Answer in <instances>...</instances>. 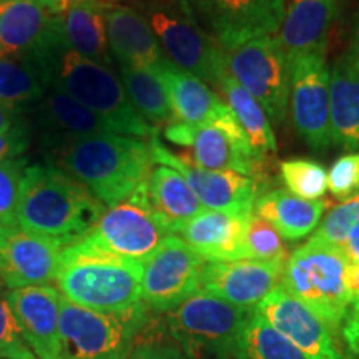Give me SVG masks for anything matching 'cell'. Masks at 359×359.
Here are the masks:
<instances>
[{
  "label": "cell",
  "instance_id": "d6a6232c",
  "mask_svg": "<svg viewBox=\"0 0 359 359\" xmlns=\"http://www.w3.org/2000/svg\"><path fill=\"white\" fill-rule=\"evenodd\" d=\"M280 173L288 191L304 200H321L327 190V172L313 160H285Z\"/></svg>",
  "mask_w": 359,
  "mask_h": 359
},
{
  "label": "cell",
  "instance_id": "7a4b0ae2",
  "mask_svg": "<svg viewBox=\"0 0 359 359\" xmlns=\"http://www.w3.org/2000/svg\"><path fill=\"white\" fill-rule=\"evenodd\" d=\"M103 212L105 205L70 175L52 165H27L17 206L22 230L69 248L92 231Z\"/></svg>",
  "mask_w": 359,
  "mask_h": 359
},
{
  "label": "cell",
  "instance_id": "8fae6325",
  "mask_svg": "<svg viewBox=\"0 0 359 359\" xmlns=\"http://www.w3.org/2000/svg\"><path fill=\"white\" fill-rule=\"evenodd\" d=\"M228 74L257 98L273 125L285 123L291 92V69L278 35L250 40L226 50Z\"/></svg>",
  "mask_w": 359,
  "mask_h": 359
},
{
  "label": "cell",
  "instance_id": "7c38bea8",
  "mask_svg": "<svg viewBox=\"0 0 359 359\" xmlns=\"http://www.w3.org/2000/svg\"><path fill=\"white\" fill-rule=\"evenodd\" d=\"M167 236V230L148 203L145 182L127 198L107 206L82 240L107 253L145 263Z\"/></svg>",
  "mask_w": 359,
  "mask_h": 359
},
{
  "label": "cell",
  "instance_id": "6da1fadb",
  "mask_svg": "<svg viewBox=\"0 0 359 359\" xmlns=\"http://www.w3.org/2000/svg\"><path fill=\"white\" fill-rule=\"evenodd\" d=\"M45 147L48 165L82 183L105 206L132 195L155 165L150 145L130 135L64 138Z\"/></svg>",
  "mask_w": 359,
  "mask_h": 359
},
{
  "label": "cell",
  "instance_id": "603a6c76",
  "mask_svg": "<svg viewBox=\"0 0 359 359\" xmlns=\"http://www.w3.org/2000/svg\"><path fill=\"white\" fill-rule=\"evenodd\" d=\"M251 215L203 210L180 230L187 241L206 262H235L250 258L246 231Z\"/></svg>",
  "mask_w": 359,
  "mask_h": 359
},
{
  "label": "cell",
  "instance_id": "b9f144b4",
  "mask_svg": "<svg viewBox=\"0 0 359 359\" xmlns=\"http://www.w3.org/2000/svg\"><path fill=\"white\" fill-rule=\"evenodd\" d=\"M344 288H346V293L349 299L353 302H358L359 299V262H354V259H349L346 264V269H344Z\"/></svg>",
  "mask_w": 359,
  "mask_h": 359
},
{
  "label": "cell",
  "instance_id": "f546056e",
  "mask_svg": "<svg viewBox=\"0 0 359 359\" xmlns=\"http://www.w3.org/2000/svg\"><path fill=\"white\" fill-rule=\"evenodd\" d=\"M50 85V74L37 62L0 55V102L11 110L40 102Z\"/></svg>",
  "mask_w": 359,
  "mask_h": 359
},
{
  "label": "cell",
  "instance_id": "3957f363",
  "mask_svg": "<svg viewBox=\"0 0 359 359\" xmlns=\"http://www.w3.org/2000/svg\"><path fill=\"white\" fill-rule=\"evenodd\" d=\"M143 263L107 253L85 240L65 248L55 283L65 299L100 313L142 303Z\"/></svg>",
  "mask_w": 359,
  "mask_h": 359
},
{
  "label": "cell",
  "instance_id": "1f68e13d",
  "mask_svg": "<svg viewBox=\"0 0 359 359\" xmlns=\"http://www.w3.org/2000/svg\"><path fill=\"white\" fill-rule=\"evenodd\" d=\"M235 356L238 359H308L302 349L263 320L257 309L245 326Z\"/></svg>",
  "mask_w": 359,
  "mask_h": 359
},
{
  "label": "cell",
  "instance_id": "44dd1931",
  "mask_svg": "<svg viewBox=\"0 0 359 359\" xmlns=\"http://www.w3.org/2000/svg\"><path fill=\"white\" fill-rule=\"evenodd\" d=\"M105 24L110 52L118 65L155 70L168 60L140 8L111 4L105 7Z\"/></svg>",
  "mask_w": 359,
  "mask_h": 359
},
{
  "label": "cell",
  "instance_id": "60d3db41",
  "mask_svg": "<svg viewBox=\"0 0 359 359\" xmlns=\"http://www.w3.org/2000/svg\"><path fill=\"white\" fill-rule=\"evenodd\" d=\"M344 343H346L348 351L351 354H359V318L348 314L344 321L343 330H341Z\"/></svg>",
  "mask_w": 359,
  "mask_h": 359
},
{
  "label": "cell",
  "instance_id": "f35d334b",
  "mask_svg": "<svg viewBox=\"0 0 359 359\" xmlns=\"http://www.w3.org/2000/svg\"><path fill=\"white\" fill-rule=\"evenodd\" d=\"M30 147V132L25 123H19L7 132H0V163L25 154Z\"/></svg>",
  "mask_w": 359,
  "mask_h": 359
},
{
  "label": "cell",
  "instance_id": "52a82bcc",
  "mask_svg": "<svg viewBox=\"0 0 359 359\" xmlns=\"http://www.w3.org/2000/svg\"><path fill=\"white\" fill-rule=\"evenodd\" d=\"M147 308L138 303L122 313H100L62 296V359H128L145 326Z\"/></svg>",
  "mask_w": 359,
  "mask_h": 359
},
{
  "label": "cell",
  "instance_id": "4dcf8cb0",
  "mask_svg": "<svg viewBox=\"0 0 359 359\" xmlns=\"http://www.w3.org/2000/svg\"><path fill=\"white\" fill-rule=\"evenodd\" d=\"M118 69L130 102L151 127H167L168 123L175 122L167 90L154 70L130 65H118Z\"/></svg>",
  "mask_w": 359,
  "mask_h": 359
},
{
  "label": "cell",
  "instance_id": "4316f807",
  "mask_svg": "<svg viewBox=\"0 0 359 359\" xmlns=\"http://www.w3.org/2000/svg\"><path fill=\"white\" fill-rule=\"evenodd\" d=\"M330 116L333 143L359 151V69L349 53L330 69Z\"/></svg>",
  "mask_w": 359,
  "mask_h": 359
},
{
  "label": "cell",
  "instance_id": "277c9868",
  "mask_svg": "<svg viewBox=\"0 0 359 359\" xmlns=\"http://www.w3.org/2000/svg\"><path fill=\"white\" fill-rule=\"evenodd\" d=\"M349 262L343 248L309 238L286 259L280 285L306 304L327 326L341 336L351 299L344 288V269Z\"/></svg>",
  "mask_w": 359,
  "mask_h": 359
},
{
  "label": "cell",
  "instance_id": "30bf717a",
  "mask_svg": "<svg viewBox=\"0 0 359 359\" xmlns=\"http://www.w3.org/2000/svg\"><path fill=\"white\" fill-rule=\"evenodd\" d=\"M140 8L151 25L165 55L182 70L203 80L219 83L226 74L224 53L212 34L200 24L195 13L178 7L143 4Z\"/></svg>",
  "mask_w": 359,
  "mask_h": 359
},
{
  "label": "cell",
  "instance_id": "e0dca14e",
  "mask_svg": "<svg viewBox=\"0 0 359 359\" xmlns=\"http://www.w3.org/2000/svg\"><path fill=\"white\" fill-rule=\"evenodd\" d=\"M286 262L243 258L235 262H206L200 290L235 306L255 309L280 286Z\"/></svg>",
  "mask_w": 359,
  "mask_h": 359
},
{
  "label": "cell",
  "instance_id": "f1b7e54d",
  "mask_svg": "<svg viewBox=\"0 0 359 359\" xmlns=\"http://www.w3.org/2000/svg\"><path fill=\"white\" fill-rule=\"evenodd\" d=\"M218 88L223 92L224 98H226V105L230 107L240 127L248 137L255 155L268 163V156L276 154L278 145L271 122L264 114L263 107L228 72L219 80Z\"/></svg>",
  "mask_w": 359,
  "mask_h": 359
},
{
  "label": "cell",
  "instance_id": "ffe728a7",
  "mask_svg": "<svg viewBox=\"0 0 359 359\" xmlns=\"http://www.w3.org/2000/svg\"><path fill=\"white\" fill-rule=\"evenodd\" d=\"M6 299L37 359H62V293L48 285L8 290Z\"/></svg>",
  "mask_w": 359,
  "mask_h": 359
},
{
  "label": "cell",
  "instance_id": "cb8c5ba5",
  "mask_svg": "<svg viewBox=\"0 0 359 359\" xmlns=\"http://www.w3.org/2000/svg\"><path fill=\"white\" fill-rule=\"evenodd\" d=\"M35 118L43 132V145L64 138L116 133L103 116L74 100L57 85H50L45 97L37 102Z\"/></svg>",
  "mask_w": 359,
  "mask_h": 359
},
{
  "label": "cell",
  "instance_id": "8d00e7d4",
  "mask_svg": "<svg viewBox=\"0 0 359 359\" xmlns=\"http://www.w3.org/2000/svg\"><path fill=\"white\" fill-rule=\"evenodd\" d=\"M0 359H37L20 333L6 293H0Z\"/></svg>",
  "mask_w": 359,
  "mask_h": 359
},
{
  "label": "cell",
  "instance_id": "c3c4849f",
  "mask_svg": "<svg viewBox=\"0 0 359 359\" xmlns=\"http://www.w3.org/2000/svg\"><path fill=\"white\" fill-rule=\"evenodd\" d=\"M0 281H2V262H0Z\"/></svg>",
  "mask_w": 359,
  "mask_h": 359
},
{
  "label": "cell",
  "instance_id": "74e56055",
  "mask_svg": "<svg viewBox=\"0 0 359 359\" xmlns=\"http://www.w3.org/2000/svg\"><path fill=\"white\" fill-rule=\"evenodd\" d=\"M327 190L339 201L359 195V154L339 156L327 173Z\"/></svg>",
  "mask_w": 359,
  "mask_h": 359
},
{
  "label": "cell",
  "instance_id": "d590c367",
  "mask_svg": "<svg viewBox=\"0 0 359 359\" xmlns=\"http://www.w3.org/2000/svg\"><path fill=\"white\" fill-rule=\"evenodd\" d=\"M25 168V160H8L0 163V233L19 226L17 206Z\"/></svg>",
  "mask_w": 359,
  "mask_h": 359
},
{
  "label": "cell",
  "instance_id": "f6af8a7d",
  "mask_svg": "<svg viewBox=\"0 0 359 359\" xmlns=\"http://www.w3.org/2000/svg\"><path fill=\"white\" fill-rule=\"evenodd\" d=\"M344 253L348 255L349 259H354V262H359V226L354 228V230L349 233L346 243L343 246Z\"/></svg>",
  "mask_w": 359,
  "mask_h": 359
},
{
  "label": "cell",
  "instance_id": "836d02e7",
  "mask_svg": "<svg viewBox=\"0 0 359 359\" xmlns=\"http://www.w3.org/2000/svg\"><path fill=\"white\" fill-rule=\"evenodd\" d=\"M246 245L248 255L253 259L263 262H286L290 258L285 240L266 219L251 213L248 219V231H246Z\"/></svg>",
  "mask_w": 359,
  "mask_h": 359
},
{
  "label": "cell",
  "instance_id": "9c48e42d",
  "mask_svg": "<svg viewBox=\"0 0 359 359\" xmlns=\"http://www.w3.org/2000/svg\"><path fill=\"white\" fill-rule=\"evenodd\" d=\"M64 0H0V55L29 58L48 70L65 47Z\"/></svg>",
  "mask_w": 359,
  "mask_h": 359
},
{
  "label": "cell",
  "instance_id": "5bb4252c",
  "mask_svg": "<svg viewBox=\"0 0 359 359\" xmlns=\"http://www.w3.org/2000/svg\"><path fill=\"white\" fill-rule=\"evenodd\" d=\"M148 145H150L154 163L167 165L177 170L187 180L205 210L251 215L255 201L259 195H263L266 188L255 178L245 177L241 173L201 168L187 156L173 154L160 142L158 135H154Z\"/></svg>",
  "mask_w": 359,
  "mask_h": 359
},
{
  "label": "cell",
  "instance_id": "484cf974",
  "mask_svg": "<svg viewBox=\"0 0 359 359\" xmlns=\"http://www.w3.org/2000/svg\"><path fill=\"white\" fill-rule=\"evenodd\" d=\"M148 203L168 235H178L185 224L203 212L187 180L167 165H154L147 178Z\"/></svg>",
  "mask_w": 359,
  "mask_h": 359
},
{
  "label": "cell",
  "instance_id": "7402d4cb",
  "mask_svg": "<svg viewBox=\"0 0 359 359\" xmlns=\"http://www.w3.org/2000/svg\"><path fill=\"white\" fill-rule=\"evenodd\" d=\"M338 11V0H285L278 40L290 64L311 53L326 55Z\"/></svg>",
  "mask_w": 359,
  "mask_h": 359
},
{
  "label": "cell",
  "instance_id": "ab89813d",
  "mask_svg": "<svg viewBox=\"0 0 359 359\" xmlns=\"http://www.w3.org/2000/svg\"><path fill=\"white\" fill-rule=\"evenodd\" d=\"M128 359H185V354L170 344L158 343V341H138L137 338Z\"/></svg>",
  "mask_w": 359,
  "mask_h": 359
},
{
  "label": "cell",
  "instance_id": "7bdbcfd3",
  "mask_svg": "<svg viewBox=\"0 0 359 359\" xmlns=\"http://www.w3.org/2000/svg\"><path fill=\"white\" fill-rule=\"evenodd\" d=\"M122 4H130V6H143V4H155V6L178 7V8H182V11L195 13L196 0H122Z\"/></svg>",
  "mask_w": 359,
  "mask_h": 359
},
{
  "label": "cell",
  "instance_id": "83f0119b",
  "mask_svg": "<svg viewBox=\"0 0 359 359\" xmlns=\"http://www.w3.org/2000/svg\"><path fill=\"white\" fill-rule=\"evenodd\" d=\"M327 205V200H304L278 188L258 196L253 213L266 219L283 240L298 241L316 230Z\"/></svg>",
  "mask_w": 359,
  "mask_h": 359
},
{
  "label": "cell",
  "instance_id": "ba28073f",
  "mask_svg": "<svg viewBox=\"0 0 359 359\" xmlns=\"http://www.w3.org/2000/svg\"><path fill=\"white\" fill-rule=\"evenodd\" d=\"M165 138L187 148L193 163L206 170L236 172L255 178L266 187L269 182L266 161L255 155L248 137L230 110L222 118L208 123L172 122L163 130Z\"/></svg>",
  "mask_w": 359,
  "mask_h": 359
},
{
  "label": "cell",
  "instance_id": "e575fe53",
  "mask_svg": "<svg viewBox=\"0 0 359 359\" xmlns=\"http://www.w3.org/2000/svg\"><path fill=\"white\" fill-rule=\"evenodd\" d=\"M359 226V195L334 206L316 228L313 240L343 248L349 233Z\"/></svg>",
  "mask_w": 359,
  "mask_h": 359
},
{
  "label": "cell",
  "instance_id": "d4e9b609",
  "mask_svg": "<svg viewBox=\"0 0 359 359\" xmlns=\"http://www.w3.org/2000/svg\"><path fill=\"white\" fill-rule=\"evenodd\" d=\"M154 72L167 90L175 122L208 123L230 111V107L203 80L182 70L170 60Z\"/></svg>",
  "mask_w": 359,
  "mask_h": 359
},
{
  "label": "cell",
  "instance_id": "8992f818",
  "mask_svg": "<svg viewBox=\"0 0 359 359\" xmlns=\"http://www.w3.org/2000/svg\"><path fill=\"white\" fill-rule=\"evenodd\" d=\"M255 309L235 306L198 290L167 314V326L172 338L183 353L193 359L206 354L235 356L245 326Z\"/></svg>",
  "mask_w": 359,
  "mask_h": 359
},
{
  "label": "cell",
  "instance_id": "4fadbf2b",
  "mask_svg": "<svg viewBox=\"0 0 359 359\" xmlns=\"http://www.w3.org/2000/svg\"><path fill=\"white\" fill-rule=\"evenodd\" d=\"M205 264L187 241L167 236L143 263L142 299L155 311H172L200 290Z\"/></svg>",
  "mask_w": 359,
  "mask_h": 359
},
{
  "label": "cell",
  "instance_id": "ac0fdd59",
  "mask_svg": "<svg viewBox=\"0 0 359 359\" xmlns=\"http://www.w3.org/2000/svg\"><path fill=\"white\" fill-rule=\"evenodd\" d=\"M255 309L308 359H346L325 323L281 285Z\"/></svg>",
  "mask_w": 359,
  "mask_h": 359
},
{
  "label": "cell",
  "instance_id": "bcb514c9",
  "mask_svg": "<svg viewBox=\"0 0 359 359\" xmlns=\"http://www.w3.org/2000/svg\"><path fill=\"white\" fill-rule=\"evenodd\" d=\"M351 55L353 62L359 69V11L356 13V19H354V30H353V40H351V50L348 52Z\"/></svg>",
  "mask_w": 359,
  "mask_h": 359
},
{
  "label": "cell",
  "instance_id": "ee69618b",
  "mask_svg": "<svg viewBox=\"0 0 359 359\" xmlns=\"http://www.w3.org/2000/svg\"><path fill=\"white\" fill-rule=\"evenodd\" d=\"M17 111H13L8 109L7 105H4L2 102H0V132H7V130H11L13 127H17V125L22 123L19 118H17Z\"/></svg>",
  "mask_w": 359,
  "mask_h": 359
},
{
  "label": "cell",
  "instance_id": "9a60e30c",
  "mask_svg": "<svg viewBox=\"0 0 359 359\" xmlns=\"http://www.w3.org/2000/svg\"><path fill=\"white\" fill-rule=\"evenodd\" d=\"M195 17L223 52L250 40L278 35L285 19V0H196Z\"/></svg>",
  "mask_w": 359,
  "mask_h": 359
},
{
  "label": "cell",
  "instance_id": "d6986e66",
  "mask_svg": "<svg viewBox=\"0 0 359 359\" xmlns=\"http://www.w3.org/2000/svg\"><path fill=\"white\" fill-rule=\"evenodd\" d=\"M67 246L22 230L0 233L2 281L8 290L40 286L55 281Z\"/></svg>",
  "mask_w": 359,
  "mask_h": 359
},
{
  "label": "cell",
  "instance_id": "7dc6e473",
  "mask_svg": "<svg viewBox=\"0 0 359 359\" xmlns=\"http://www.w3.org/2000/svg\"><path fill=\"white\" fill-rule=\"evenodd\" d=\"M348 314H351V316H358V318H359V299H358V302H353V303H351V306H349Z\"/></svg>",
  "mask_w": 359,
  "mask_h": 359
},
{
  "label": "cell",
  "instance_id": "5b68a950",
  "mask_svg": "<svg viewBox=\"0 0 359 359\" xmlns=\"http://www.w3.org/2000/svg\"><path fill=\"white\" fill-rule=\"evenodd\" d=\"M52 85L103 116L116 133L138 138L156 135L155 127L135 110L114 67L85 58L65 45L52 65Z\"/></svg>",
  "mask_w": 359,
  "mask_h": 359
},
{
  "label": "cell",
  "instance_id": "2e32d148",
  "mask_svg": "<svg viewBox=\"0 0 359 359\" xmlns=\"http://www.w3.org/2000/svg\"><path fill=\"white\" fill-rule=\"evenodd\" d=\"M291 69V116L296 132L313 150L333 143L330 116V69L325 53L298 57Z\"/></svg>",
  "mask_w": 359,
  "mask_h": 359
}]
</instances>
